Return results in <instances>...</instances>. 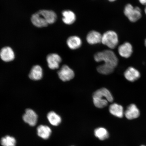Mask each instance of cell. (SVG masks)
Segmentation results:
<instances>
[{
  "instance_id": "cell-5",
  "label": "cell",
  "mask_w": 146,
  "mask_h": 146,
  "mask_svg": "<svg viewBox=\"0 0 146 146\" xmlns=\"http://www.w3.org/2000/svg\"><path fill=\"white\" fill-rule=\"evenodd\" d=\"M124 13L129 21L132 23L136 22L142 16L141 9L138 7H134L131 4L126 5L124 9Z\"/></svg>"
},
{
  "instance_id": "cell-14",
  "label": "cell",
  "mask_w": 146,
  "mask_h": 146,
  "mask_svg": "<svg viewBox=\"0 0 146 146\" xmlns=\"http://www.w3.org/2000/svg\"><path fill=\"white\" fill-rule=\"evenodd\" d=\"M43 69L39 65H35L31 70L29 74L31 79L34 81H38L41 80L43 77Z\"/></svg>"
},
{
  "instance_id": "cell-3",
  "label": "cell",
  "mask_w": 146,
  "mask_h": 146,
  "mask_svg": "<svg viewBox=\"0 0 146 146\" xmlns=\"http://www.w3.org/2000/svg\"><path fill=\"white\" fill-rule=\"evenodd\" d=\"M94 59L98 62L102 61L106 64L115 68L118 63L117 56L114 52L110 50H104L95 54Z\"/></svg>"
},
{
  "instance_id": "cell-24",
  "label": "cell",
  "mask_w": 146,
  "mask_h": 146,
  "mask_svg": "<svg viewBox=\"0 0 146 146\" xmlns=\"http://www.w3.org/2000/svg\"><path fill=\"white\" fill-rule=\"evenodd\" d=\"M108 1L111 2H113L115 1L116 0H108Z\"/></svg>"
},
{
  "instance_id": "cell-4",
  "label": "cell",
  "mask_w": 146,
  "mask_h": 146,
  "mask_svg": "<svg viewBox=\"0 0 146 146\" xmlns=\"http://www.w3.org/2000/svg\"><path fill=\"white\" fill-rule=\"evenodd\" d=\"M118 42L117 34L114 31H108L102 35L101 43L110 48L113 49L115 48Z\"/></svg>"
},
{
  "instance_id": "cell-26",
  "label": "cell",
  "mask_w": 146,
  "mask_h": 146,
  "mask_svg": "<svg viewBox=\"0 0 146 146\" xmlns=\"http://www.w3.org/2000/svg\"><path fill=\"white\" fill-rule=\"evenodd\" d=\"M145 46H146V39L145 40Z\"/></svg>"
},
{
  "instance_id": "cell-19",
  "label": "cell",
  "mask_w": 146,
  "mask_h": 146,
  "mask_svg": "<svg viewBox=\"0 0 146 146\" xmlns=\"http://www.w3.org/2000/svg\"><path fill=\"white\" fill-rule=\"evenodd\" d=\"M47 118L51 125L55 126L59 125L62 121L61 117L54 111H50L48 113Z\"/></svg>"
},
{
  "instance_id": "cell-2",
  "label": "cell",
  "mask_w": 146,
  "mask_h": 146,
  "mask_svg": "<svg viewBox=\"0 0 146 146\" xmlns=\"http://www.w3.org/2000/svg\"><path fill=\"white\" fill-rule=\"evenodd\" d=\"M93 102L96 107L103 108L108 105V102H113V98L110 91L106 88L96 90L93 94Z\"/></svg>"
},
{
  "instance_id": "cell-1",
  "label": "cell",
  "mask_w": 146,
  "mask_h": 146,
  "mask_svg": "<svg viewBox=\"0 0 146 146\" xmlns=\"http://www.w3.org/2000/svg\"><path fill=\"white\" fill-rule=\"evenodd\" d=\"M57 19V15L53 11L42 10L33 14L31 20L35 26L38 27H46L49 24L54 23Z\"/></svg>"
},
{
  "instance_id": "cell-21",
  "label": "cell",
  "mask_w": 146,
  "mask_h": 146,
  "mask_svg": "<svg viewBox=\"0 0 146 146\" xmlns=\"http://www.w3.org/2000/svg\"><path fill=\"white\" fill-rule=\"evenodd\" d=\"M1 143L3 146H16V141L14 137L7 135L1 139Z\"/></svg>"
},
{
  "instance_id": "cell-25",
  "label": "cell",
  "mask_w": 146,
  "mask_h": 146,
  "mask_svg": "<svg viewBox=\"0 0 146 146\" xmlns=\"http://www.w3.org/2000/svg\"><path fill=\"white\" fill-rule=\"evenodd\" d=\"M145 12L146 15V5L145 9Z\"/></svg>"
},
{
  "instance_id": "cell-17",
  "label": "cell",
  "mask_w": 146,
  "mask_h": 146,
  "mask_svg": "<svg viewBox=\"0 0 146 146\" xmlns=\"http://www.w3.org/2000/svg\"><path fill=\"white\" fill-rule=\"evenodd\" d=\"M52 130L50 127L47 125H41L37 128L38 135L43 139H48L52 134Z\"/></svg>"
},
{
  "instance_id": "cell-6",
  "label": "cell",
  "mask_w": 146,
  "mask_h": 146,
  "mask_svg": "<svg viewBox=\"0 0 146 146\" xmlns=\"http://www.w3.org/2000/svg\"><path fill=\"white\" fill-rule=\"evenodd\" d=\"M58 76L62 81L66 82L70 81L74 78V73L68 66L64 65L58 72Z\"/></svg>"
},
{
  "instance_id": "cell-8",
  "label": "cell",
  "mask_w": 146,
  "mask_h": 146,
  "mask_svg": "<svg viewBox=\"0 0 146 146\" xmlns=\"http://www.w3.org/2000/svg\"><path fill=\"white\" fill-rule=\"evenodd\" d=\"M46 60L49 68L54 70L59 68L62 59L59 55L53 53L49 54L47 56Z\"/></svg>"
},
{
  "instance_id": "cell-15",
  "label": "cell",
  "mask_w": 146,
  "mask_h": 146,
  "mask_svg": "<svg viewBox=\"0 0 146 146\" xmlns=\"http://www.w3.org/2000/svg\"><path fill=\"white\" fill-rule=\"evenodd\" d=\"M66 43L69 48L74 50L81 47L82 41L81 38L78 36H73L68 38L67 40Z\"/></svg>"
},
{
  "instance_id": "cell-10",
  "label": "cell",
  "mask_w": 146,
  "mask_h": 146,
  "mask_svg": "<svg viewBox=\"0 0 146 146\" xmlns=\"http://www.w3.org/2000/svg\"><path fill=\"white\" fill-rule=\"evenodd\" d=\"M0 57L3 61L9 62L14 60L15 56L12 49L10 47L7 46L3 47L0 51Z\"/></svg>"
},
{
  "instance_id": "cell-27",
  "label": "cell",
  "mask_w": 146,
  "mask_h": 146,
  "mask_svg": "<svg viewBox=\"0 0 146 146\" xmlns=\"http://www.w3.org/2000/svg\"><path fill=\"white\" fill-rule=\"evenodd\" d=\"M141 146H145V145H141Z\"/></svg>"
},
{
  "instance_id": "cell-12",
  "label": "cell",
  "mask_w": 146,
  "mask_h": 146,
  "mask_svg": "<svg viewBox=\"0 0 146 146\" xmlns=\"http://www.w3.org/2000/svg\"><path fill=\"white\" fill-rule=\"evenodd\" d=\"M124 76L128 81L131 82L135 81L140 77V73L132 67H129L124 72Z\"/></svg>"
},
{
  "instance_id": "cell-23",
  "label": "cell",
  "mask_w": 146,
  "mask_h": 146,
  "mask_svg": "<svg viewBox=\"0 0 146 146\" xmlns=\"http://www.w3.org/2000/svg\"><path fill=\"white\" fill-rule=\"evenodd\" d=\"M139 1L142 5H146V0H139Z\"/></svg>"
},
{
  "instance_id": "cell-22",
  "label": "cell",
  "mask_w": 146,
  "mask_h": 146,
  "mask_svg": "<svg viewBox=\"0 0 146 146\" xmlns=\"http://www.w3.org/2000/svg\"><path fill=\"white\" fill-rule=\"evenodd\" d=\"M114 68V67L110 66L104 64L97 67V71L100 74L108 75L113 72Z\"/></svg>"
},
{
  "instance_id": "cell-20",
  "label": "cell",
  "mask_w": 146,
  "mask_h": 146,
  "mask_svg": "<svg viewBox=\"0 0 146 146\" xmlns=\"http://www.w3.org/2000/svg\"><path fill=\"white\" fill-rule=\"evenodd\" d=\"M94 133L95 136L100 140H105L109 137V132L107 129L104 127L98 128L95 129Z\"/></svg>"
},
{
  "instance_id": "cell-9",
  "label": "cell",
  "mask_w": 146,
  "mask_h": 146,
  "mask_svg": "<svg viewBox=\"0 0 146 146\" xmlns=\"http://www.w3.org/2000/svg\"><path fill=\"white\" fill-rule=\"evenodd\" d=\"M118 52L122 57L128 58L130 57L133 52L132 44L128 42H126L118 47Z\"/></svg>"
},
{
  "instance_id": "cell-18",
  "label": "cell",
  "mask_w": 146,
  "mask_h": 146,
  "mask_svg": "<svg viewBox=\"0 0 146 146\" xmlns=\"http://www.w3.org/2000/svg\"><path fill=\"white\" fill-rule=\"evenodd\" d=\"M62 14L63 16L62 21L65 24L72 25L75 22L76 16L75 14L72 11L69 10L64 11Z\"/></svg>"
},
{
  "instance_id": "cell-13",
  "label": "cell",
  "mask_w": 146,
  "mask_h": 146,
  "mask_svg": "<svg viewBox=\"0 0 146 146\" xmlns=\"http://www.w3.org/2000/svg\"><path fill=\"white\" fill-rule=\"evenodd\" d=\"M102 35L99 32L95 31L89 32L86 36L87 42L89 44L94 45L101 43Z\"/></svg>"
},
{
  "instance_id": "cell-7",
  "label": "cell",
  "mask_w": 146,
  "mask_h": 146,
  "mask_svg": "<svg viewBox=\"0 0 146 146\" xmlns=\"http://www.w3.org/2000/svg\"><path fill=\"white\" fill-rule=\"evenodd\" d=\"M23 121L31 126H34L37 123L38 115L33 110L27 109L23 117Z\"/></svg>"
},
{
  "instance_id": "cell-11",
  "label": "cell",
  "mask_w": 146,
  "mask_h": 146,
  "mask_svg": "<svg viewBox=\"0 0 146 146\" xmlns=\"http://www.w3.org/2000/svg\"><path fill=\"white\" fill-rule=\"evenodd\" d=\"M124 114L127 119L132 120L138 118L140 116V112L135 105L131 104L127 107Z\"/></svg>"
},
{
  "instance_id": "cell-16",
  "label": "cell",
  "mask_w": 146,
  "mask_h": 146,
  "mask_svg": "<svg viewBox=\"0 0 146 146\" xmlns=\"http://www.w3.org/2000/svg\"><path fill=\"white\" fill-rule=\"evenodd\" d=\"M110 112L111 114L118 118L123 117L124 114L123 109L122 106L117 104L114 103L110 106Z\"/></svg>"
}]
</instances>
